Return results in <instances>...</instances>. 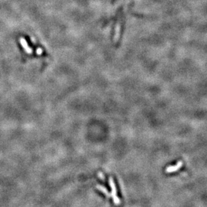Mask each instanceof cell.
<instances>
[{
    "label": "cell",
    "mask_w": 207,
    "mask_h": 207,
    "mask_svg": "<svg viewBox=\"0 0 207 207\" xmlns=\"http://www.w3.org/2000/svg\"><path fill=\"white\" fill-rule=\"evenodd\" d=\"M109 184H110V186L111 188V193H110V196L112 198L113 202L116 205H118L120 204L121 201L120 199L117 196V190H116V187L114 181V179L112 178V177H110L109 178Z\"/></svg>",
    "instance_id": "cell-1"
},
{
    "label": "cell",
    "mask_w": 207,
    "mask_h": 207,
    "mask_svg": "<svg viewBox=\"0 0 207 207\" xmlns=\"http://www.w3.org/2000/svg\"><path fill=\"white\" fill-rule=\"evenodd\" d=\"M182 166H183V162H182V161H178V163H176L175 166H170L167 167L166 169V172L168 173V174L172 172H175L176 171L179 170L180 169L182 168Z\"/></svg>",
    "instance_id": "cell-2"
},
{
    "label": "cell",
    "mask_w": 207,
    "mask_h": 207,
    "mask_svg": "<svg viewBox=\"0 0 207 207\" xmlns=\"http://www.w3.org/2000/svg\"><path fill=\"white\" fill-rule=\"evenodd\" d=\"M20 43L22 47H23L24 51H26V53H27L28 54H32V49L30 48V47L28 46L27 42H26V39L24 38L21 37L20 39Z\"/></svg>",
    "instance_id": "cell-3"
},
{
    "label": "cell",
    "mask_w": 207,
    "mask_h": 207,
    "mask_svg": "<svg viewBox=\"0 0 207 207\" xmlns=\"http://www.w3.org/2000/svg\"><path fill=\"white\" fill-rule=\"evenodd\" d=\"M120 22H118L115 28V34L114 37V43H117L120 39Z\"/></svg>",
    "instance_id": "cell-4"
},
{
    "label": "cell",
    "mask_w": 207,
    "mask_h": 207,
    "mask_svg": "<svg viewBox=\"0 0 207 207\" xmlns=\"http://www.w3.org/2000/svg\"><path fill=\"white\" fill-rule=\"evenodd\" d=\"M96 188H97V190H99V191L102 192L105 195L106 197H107V198H110V197L111 196H110V193L109 192H108V189L106 188V187H104V186H102V185H100V184H98V185L96 186Z\"/></svg>",
    "instance_id": "cell-5"
},
{
    "label": "cell",
    "mask_w": 207,
    "mask_h": 207,
    "mask_svg": "<svg viewBox=\"0 0 207 207\" xmlns=\"http://www.w3.org/2000/svg\"><path fill=\"white\" fill-rule=\"evenodd\" d=\"M98 176L99 177V178L100 180H103V181H105V177H104L103 173L101 172H99L98 173Z\"/></svg>",
    "instance_id": "cell-6"
},
{
    "label": "cell",
    "mask_w": 207,
    "mask_h": 207,
    "mask_svg": "<svg viewBox=\"0 0 207 207\" xmlns=\"http://www.w3.org/2000/svg\"><path fill=\"white\" fill-rule=\"evenodd\" d=\"M43 51L41 48H38L37 49V54L39 55H41L43 54Z\"/></svg>",
    "instance_id": "cell-7"
}]
</instances>
